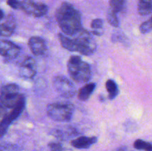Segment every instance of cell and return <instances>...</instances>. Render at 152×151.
<instances>
[{
	"mask_svg": "<svg viewBox=\"0 0 152 151\" xmlns=\"http://www.w3.org/2000/svg\"><path fill=\"white\" fill-rule=\"evenodd\" d=\"M103 20L101 19H94L91 24L92 33L95 36H100L103 33Z\"/></svg>",
	"mask_w": 152,
	"mask_h": 151,
	"instance_id": "d6986e66",
	"label": "cell"
},
{
	"mask_svg": "<svg viewBox=\"0 0 152 151\" xmlns=\"http://www.w3.org/2000/svg\"><path fill=\"white\" fill-rule=\"evenodd\" d=\"M74 40L77 46V52L84 56L93 54L96 49V43L92 34L85 29H82L74 36Z\"/></svg>",
	"mask_w": 152,
	"mask_h": 151,
	"instance_id": "5b68a950",
	"label": "cell"
},
{
	"mask_svg": "<svg viewBox=\"0 0 152 151\" xmlns=\"http://www.w3.org/2000/svg\"><path fill=\"white\" fill-rule=\"evenodd\" d=\"M152 30V16L148 20L142 23L140 26V31L141 33L146 34Z\"/></svg>",
	"mask_w": 152,
	"mask_h": 151,
	"instance_id": "603a6c76",
	"label": "cell"
},
{
	"mask_svg": "<svg viewBox=\"0 0 152 151\" xmlns=\"http://www.w3.org/2000/svg\"><path fill=\"white\" fill-rule=\"evenodd\" d=\"M19 75L25 79H32L37 75V64L34 59L27 56L19 66Z\"/></svg>",
	"mask_w": 152,
	"mask_h": 151,
	"instance_id": "30bf717a",
	"label": "cell"
},
{
	"mask_svg": "<svg viewBox=\"0 0 152 151\" xmlns=\"http://www.w3.org/2000/svg\"><path fill=\"white\" fill-rule=\"evenodd\" d=\"M25 99L23 96L21 100L19 101V103L14 107L12 108V111H10L9 113L5 114V115L1 118V124H0V135H1V137H3L4 135L7 133V129H8L10 124L21 115L24 108H25Z\"/></svg>",
	"mask_w": 152,
	"mask_h": 151,
	"instance_id": "52a82bcc",
	"label": "cell"
},
{
	"mask_svg": "<svg viewBox=\"0 0 152 151\" xmlns=\"http://www.w3.org/2000/svg\"><path fill=\"white\" fill-rule=\"evenodd\" d=\"M16 22L13 14H8L1 19L0 33L3 37H9L14 33Z\"/></svg>",
	"mask_w": 152,
	"mask_h": 151,
	"instance_id": "8fae6325",
	"label": "cell"
},
{
	"mask_svg": "<svg viewBox=\"0 0 152 151\" xmlns=\"http://www.w3.org/2000/svg\"><path fill=\"white\" fill-rule=\"evenodd\" d=\"M7 5L10 6L13 9H22V2L19 0H7Z\"/></svg>",
	"mask_w": 152,
	"mask_h": 151,
	"instance_id": "d4e9b609",
	"label": "cell"
},
{
	"mask_svg": "<svg viewBox=\"0 0 152 151\" xmlns=\"http://www.w3.org/2000/svg\"><path fill=\"white\" fill-rule=\"evenodd\" d=\"M117 151H132V150H129V148H127L126 147H122L119 148Z\"/></svg>",
	"mask_w": 152,
	"mask_h": 151,
	"instance_id": "484cf974",
	"label": "cell"
},
{
	"mask_svg": "<svg viewBox=\"0 0 152 151\" xmlns=\"http://www.w3.org/2000/svg\"><path fill=\"white\" fill-rule=\"evenodd\" d=\"M77 133H78L77 130L75 128H73L72 127H64L62 128L53 130L52 132L53 136L59 139H65L66 137L76 136Z\"/></svg>",
	"mask_w": 152,
	"mask_h": 151,
	"instance_id": "5bb4252c",
	"label": "cell"
},
{
	"mask_svg": "<svg viewBox=\"0 0 152 151\" xmlns=\"http://www.w3.org/2000/svg\"><path fill=\"white\" fill-rule=\"evenodd\" d=\"M106 90L108 93V98L109 99L112 100L114 99L119 94V88L117 83L112 79H108L105 83Z\"/></svg>",
	"mask_w": 152,
	"mask_h": 151,
	"instance_id": "ac0fdd59",
	"label": "cell"
},
{
	"mask_svg": "<svg viewBox=\"0 0 152 151\" xmlns=\"http://www.w3.org/2000/svg\"><path fill=\"white\" fill-rule=\"evenodd\" d=\"M96 142H97V138L95 136L92 137L80 136L71 141V144L77 149H88L96 143Z\"/></svg>",
	"mask_w": 152,
	"mask_h": 151,
	"instance_id": "4fadbf2b",
	"label": "cell"
},
{
	"mask_svg": "<svg viewBox=\"0 0 152 151\" xmlns=\"http://www.w3.org/2000/svg\"><path fill=\"white\" fill-rule=\"evenodd\" d=\"M109 4L111 10L117 13H120L126 8V0H110Z\"/></svg>",
	"mask_w": 152,
	"mask_h": 151,
	"instance_id": "ffe728a7",
	"label": "cell"
},
{
	"mask_svg": "<svg viewBox=\"0 0 152 151\" xmlns=\"http://www.w3.org/2000/svg\"><path fill=\"white\" fill-rule=\"evenodd\" d=\"M53 85L56 91L64 98H71L75 96L77 89L72 81L62 75L53 78Z\"/></svg>",
	"mask_w": 152,
	"mask_h": 151,
	"instance_id": "8992f818",
	"label": "cell"
},
{
	"mask_svg": "<svg viewBox=\"0 0 152 151\" xmlns=\"http://www.w3.org/2000/svg\"><path fill=\"white\" fill-rule=\"evenodd\" d=\"M138 13L140 16H148L152 13V0H138Z\"/></svg>",
	"mask_w": 152,
	"mask_h": 151,
	"instance_id": "e0dca14e",
	"label": "cell"
},
{
	"mask_svg": "<svg viewBox=\"0 0 152 151\" xmlns=\"http://www.w3.org/2000/svg\"><path fill=\"white\" fill-rule=\"evenodd\" d=\"M20 53V47L17 44H14L7 40H1L0 44V53L4 61L10 62L19 56Z\"/></svg>",
	"mask_w": 152,
	"mask_h": 151,
	"instance_id": "9c48e42d",
	"label": "cell"
},
{
	"mask_svg": "<svg viewBox=\"0 0 152 151\" xmlns=\"http://www.w3.org/2000/svg\"><path fill=\"white\" fill-rule=\"evenodd\" d=\"M28 45L33 54L37 56L44 55L47 51V44L39 36H32L28 40Z\"/></svg>",
	"mask_w": 152,
	"mask_h": 151,
	"instance_id": "7c38bea8",
	"label": "cell"
},
{
	"mask_svg": "<svg viewBox=\"0 0 152 151\" xmlns=\"http://www.w3.org/2000/svg\"><path fill=\"white\" fill-rule=\"evenodd\" d=\"M107 20H108V23L111 25V26L114 27V28H118L120 26V21H119L118 17H117V13L113 11L111 9H108V12H107Z\"/></svg>",
	"mask_w": 152,
	"mask_h": 151,
	"instance_id": "44dd1931",
	"label": "cell"
},
{
	"mask_svg": "<svg viewBox=\"0 0 152 151\" xmlns=\"http://www.w3.org/2000/svg\"><path fill=\"white\" fill-rule=\"evenodd\" d=\"M95 87H96V84L94 83L91 82L86 84L79 90L78 95H77L78 99L82 102L88 100L93 93L94 90H95Z\"/></svg>",
	"mask_w": 152,
	"mask_h": 151,
	"instance_id": "9a60e30c",
	"label": "cell"
},
{
	"mask_svg": "<svg viewBox=\"0 0 152 151\" xmlns=\"http://www.w3.org/2000/svg\"><path fill=\"white\" fill-rule=\"evenodd\" d=\"M58 25L64 34L74 36L82 29L81 13L71 3L62 2L56 12Z\"/></svg>",
	"mask_w": 152,
	"mask_h": 151,
	"instance_id": "6da1fadb",
	"label": "cell"
},
{
	"mask_svg": "<svg viewBox=\"0 0 152 151\" xmlns=\"http://www.w3.org/2000/svg\"><path fill=\"white\" fill-rule=\"evenodd\" d=\"M68 71L74 81L78 83L87 82L91 78V69L88 63L78 56H72L68 62Z\"/></svg>",
	"mask_w": 152,
	"mask_h": 151,
	"instance_id": "7a4b0ae2",
	"label": "cell"
},
{
	"mask_svg": "<svg viewBox=\"0 0 152 151\" xmlns=\"http://www.w3.org/2000/svg\"><path fill=\"white\" fill-rule=\"evenodd\" d=\"M22 10L28 15L42 17L48 13V7L45 3L36 0H22Z\"/></svg>",
	"mask_w": 152,
	"mask_h": 151,
	"instance_id": "ba28073f",
	"label": "cell"
},
{
	"mask_svg": "<svg viewBox=\"0 0 152 151\" xmlns=\"http://www.w3.org/2000/svg\"><path fill=\"white\" fill-rule=\"evenodd\" d=\"M134 147L137 150L145 151H152V144L142 139H137L134 142Z\"/></svg>",
	"mask_w": 152,
	"mask_h": 151,
	"instance_id": "7402d4cb",
	"label": "cell"
},
{
	"mask_svg": "<svg viewBox=\"0 0 152 151\" xmlns=\"http://www.w3.org/2000/svg\"><path fill=\"white\" fill-rule=\"evenodd\" d=\"M49 147H50V151H72L68 148H64L60 143H57V142L50 143Z\"/></svg>",
	"mask_w": 152,
	"mask_h": 151,
	"instance_id": "cb8c5ba5",
	"label": "cell"
},
{
	"mask_svg": "<svg viewBox=\"0 0 152 151\" xmlns=\"http://www.w3.org/2000/svg\"><path fill=\"white\" fill-rule=\"evenodd\" d=\"M23 95L19 93V86L16 84H7L1 88L0 104L1 109H12L19 102Z\"/></svg>",
	"mask_w": 152,
	"mask_h": 151,
	"instance_id": "277c9868",
	"label": "cell"
},
{
	"mask_svg": "<svg viewBox=\"0 0 152 151\" xmlns=\"http://www.w3.org/2000/svg\"><path fill=\"white\" fill-rule=\"evenodd\" d=\"M58 37H59L61 45L62 46L63 48L71 52H77V46H76L74 38H69V37L66 36V35H64L62 33L58 34Z\"/></svg>",
	"mask_w": 152,
	"mask_h": 151,
	"instance_id": "2e32d148",
	"label": "cell"
},
{
	"mask_svg": "<svg viewBox=\"0 0 152 151\" xmlns=\"http://www.w3.org/2000/svg\"><path fill=\"white\" fill-rule=\"evenodd\" d=\"M74 112V106L70 102H55L47 107V114L49 118L59 122L69 121Z\"/></svg>",
	"mask_w": 152,
	"mask_h": 151,
	"instance_id": "3957f363",
	"label": "cell"
}]
</instances>
